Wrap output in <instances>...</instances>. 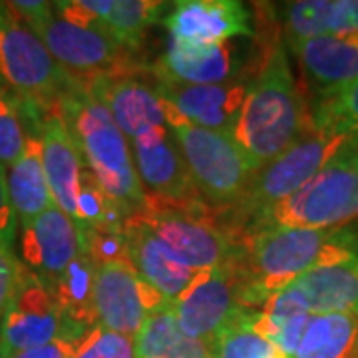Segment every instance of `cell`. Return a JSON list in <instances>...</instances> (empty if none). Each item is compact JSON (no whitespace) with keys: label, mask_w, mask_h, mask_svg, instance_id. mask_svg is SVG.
Returning <instances> with one entry per match:
<instances>
[{"label":"cell","mask_w":358,"mask_h":358,"mask_svg":"<svg viewBox=\"0 0 358 358\" xmlns=\"http://www.w3.org/2000/svg\"><path fill=\"white\" fill-rule=\"evenodd\" d=\"M358 259V225L336 229L257 231L243 237L235 265L243 281V303L259 308L267 299L293 285L313 268Z\"/></svg>","instance_id":"1"},{"label":"cell","mask_w":358,"mask_h":358,"mask_svg":"<svg viewBox=\"0 0 358 358\" xmlns=\"http://www.w3.org/2000/svg\"><path fill=\"white\" fill-rule=\"evenodd\" d=\"M308 128V106L296 86L285 40L275 32L251 82L235 140L257 171L291 148Z\"/></svg>","instance_id":"2"},{"label":"cell","mask_w":358,"mask_h":358,"mask_svg":"<svg viewBox=\"0 0 358 358\" xmlns=\"http://www.w3.org/2000/svg\"><path fill=\"white\" fill-rule=\"evenodd\" d=\"M70 138L102 189L129 217L143 211L148 195L141 187L129 141L117 128L114 117L92 92L86 80L74 78L72 86L58 100Z\"/></svg>","instance_id":"3"},{"label":"cell","mask_w":358,"mask_h":358,"mask_svg":"<svg viewBox=\"0 0 358 358\" xmlns=\"http://www.w3.org/2000/svg\"><path fill=\"white\" fill-rule=\"evenodd\" d=\"M350 136L352 134L333 128H315L310 124V128L291 148L259 167L251 176L239 203L223 213V217L229 219L231 225L239 229L237 237L251 219L289 199L343 154Z\"/></svg>","instance_id":"4"},{"label":"cell","mask_w":358,"mask_h":358,"mask_svg":"<svg viewBox=\"0 0 358 358\" xmlns=\"http://www.w3.org/2000/svg\"><path fill=\"white\" fill-rule=\"evenodd\" d=\"M167 126L201 203L221 213L239 203L255 167L235 136L197 128L181 120H169Z\"/></svg>","instance_id":"5"},{"label":"cell","mask_w":358,"mask_h":358,"mask_svg":"<svg viewBox=\"0 0 358 358\" xmlns=\"http://www.w3.org/2000/svg\"><path fill=\"white\" fill-rule=\"evenodd\" d=\"M358 219V167L343 157L333 159L305 187L247 223L241 239L257 231L336 229Z\"/></svg>","instance_id":"6"},{"label":"cell","mask_w":358,"mask_h":358,"mask_svg":"<svg viewBox=\"0 0 358 358\" xmlns=\"http://www.w3.org/2000/svg\"><path fill=\"white\" fill-rule=\"evenodd\" d=\"M138 217L197 273L235 267L243 253V239L205 215V207H181L148 197Z\"/></svg>","instance_id":"7"},{"label":"cell","mask_w":358,"mask_h":358,"mask_svg":"<svg viewBox=\"0 0 358 358\" xmlns=\"http://www.w3.org/2000/svg\"><path fill=\"white\" fill-rule=\"evenodd\" d=\"M0 82L38 110L56 106L74 82L8 2H0Z\"/></svg>","instance_id":"8"},{"label":"cell","mask_w":358,"mask_h":358,"mask_svg":"<svg viewBox=\"0 0 358 358\" xmlns=\"http://www.w3.org/2000/svg\"><path fill=\"white\" fill-rule=\"evenodd\" d=\"M50 56L80 80L134 74V52L117 44L98 22L76 24L54 13L34 30Z\"/></svg>","instance_id":"9"},{"label":"cell","mask_w":358,"mask_h":358,"mask_svg":"<svg viewBox=\"0 0 358 358\" xmlns=\"http://www.w3.org/2000/svg\"><path fill=\"white\" fill-rule=\"evenodd\" d=\"M243 281L237 267L203 271L173 303L179 329L209 350L245 310Z\"/></svg>","instance_id":"10"},{"label":"cell","mask_w":358,"mask_h":358,"mask_svg":"<svg viewBox=\"0 0 358 358\" xmlns=\"http://www.w3.org/2000/svg\"><path fill=\"white\" fill-rule=\"evenodd\" d=\"M66 333L70 331L50 287L22 265L0 320V358L48 345Z\"/></svg>","instance_id":"11"},{"label":"cell","mask_w":358,"mask_h":358,"mask_svg":"<svg viewBox=\"0 0 358 358\" xmlns=\"http://www.w3.org/2000/svg\"><path fill=\"white\" fill-rule=\"evenodd\" d=\"M169 305L154 287L141 281L129 257L96 265L94 313L106 331L136 338L145 317Z\"/></svg>","instance_id":"12"},{"label":"cell","mask_w":358,"mask_h":358,"mask_svg":"<svg viewBox=\"0 0 358 358\" xmlns=\"http://www.w3.org/2000/svg\"><path fill=\"white\" fill-rule=\"evenodd\" d=\"M253 76L215 86H193L155 76L154 90L164 106L166 122L181 120L197 128L235 136Z\"/></svg>","instance_id":"13"},{"label":"cell","mask_w":358,"mask_h":358,"mask_svg":"<svg viewBox=\"0 0 358 358\" xmlns=\"http://www.w3.org/2000/svg\"><path fill=\"white\" fill-rule=\"evenodd\" d=\"M129 150L143 192L152 193L148 197L181 207H205L169 126L145 129L129 141Z\"/></svg>","instance_id":"14"},{"label":"cell","mask_w":358,"mask_h":358,"mask_svg":"<svg viewBox=\"0 0 358 358\" xmlns=\"http://www.w3.org/2000/svg\"><path fill=\"white\" fill-rule=\"evenodd\" d=\"M171 40L209 46L233 38H253L255 20L239 0H179L164 18Z\"/></svg>","instance_id":"15"},{"label":"cell","mask_w":358,"mask_h":358,"mask_svg":"<svg viewBox=\"0 0 358 358\" xmlns=\"http://www.w3.org/2000/svg\"><path fill=\"white\" fill-rule=\"evenodd\" d=\"M249 48H241L235 40L223 44L197 46L169 40L166 54L155 66V76L193 86L229 84L253 76L247 72Z\"/></svg>","instance_id":"16"},{"label":"cell","mask_w":358,"mask_h":358,"mask_svg":"<svg viewBox=\"0 0 358 358\" xmlns=\"http://www.w3.org/2000/svg\"><path fill=\"white\" fill-rule=\"evenodd\" d=\"M78 251L80 235L76 223L56 205L48 207L30 225L22 227L20 263L50 289L76 259Z\"/></svg>","instance_id":"17"},{"label":"cell","mask_w":358,"mask_h":358,"mask_svg":"<svg viewBox=\"0 0 358 358\" xmlns=\"http://www.w3.org/2000/svg\"><path fill=\"white\" fill-rule=\"evenodd\" d=\"M289 46L301 66L313 102L329 98L358 80V34L319 36Z\"/></svg>","instance_id":"18"},{"label":"cell","mask_w":358,"mask_h":358,"mask_svg":"<svg viewBox=\"0 0 358 358\" xmlns=\"http://www.w3.org/2000/svg\"><path fill=\"white\" fill-rule=\"evenodd\" d=\"M128 257L143 282L154 287L167 303H176L197 279V271L189 268L167 245H164L138 215L124 225Z\"/></svg>","instance_id":"19"},{"label":"cell","mask_w":358,"mask_h":358,"mask_svg":"<svg viewBox=\"0 0 358 358\" xmlns=\"http://www.w3.org/2000/svg\"><path fill=\"white\" fill-rule=\"evenodd\" d=\"M40 143H42V164L50 187L52 201L74 221L78 189L86 166L82 164V157L70 138V131L66 128L58 103L42 112Z\"/></svg>","instance_id":"20"},{"label":"cell","mask_w":358,"mask_h":358,"mask_svg":"<svg viewBox=\"0 0 358 358\" xmlns=\"http://www.w3.org/2000/svg\"><path fill=\"white\" fill-rule=\"evenodd\" d=\"M90 92L106 106L117 128L131 141L145 129L167 126L162 100L155 90L134 74L86 80Z\"/></svg>","instance_id":"21"},{"label":"cell","mask_w":358,"mask_h":358,"mask_svg":"<svg viewBox=\"0 0 358 358\" xmlns=\"http://www.w3.org/2000/svg\"><path fill=\"white\" fill-rule=\"evenodd\" d=\"M22 120L26 128L24 152L8 167L6 183H8V195H10L16 221L20 223V227H26L48 207H52L54 201L42 164V143H40L42 114L32 110H22Z\"/></svg>","instance_id":"22"},{"label":"cell","mask_w":358,"mask_h":358,"mask_svg":"<svg viewBox=\"0 0 358 358\" xmlns=\"http://www.w3.org/2000/svg\"><path fill=\"white\" fill-rule=\"evenodd\" d=\"M282 293L307 315H358V259L313 268L293 285L285 287Z\"/></svg>","instance_id":"23"},{"label":"cell","mask_w":358,"mask_h":358,"mask_svg":"<svg viewBox=\"0 0 358 358\" xmlns=\"http://www.w3.org/2000/svg\"><path fill=\"white\" fill-rule=\"evenodd\" d=\"M275 6L287 44L358 34V0H294Z\"/></svg>","instance_id":"24"},{"label":"cell","mask_w":358,"mask_h":358,"mask_svg":"<svg viewBox=\"0 0 358 358\" xmlns=\"http://www.w3.org/2000/svg\"><path fill=\"white\" fill-rule=\"evenodd\" d=\"M80 6L129 52L140 48L145 30L167 10L166 2L155 0H80Z\"/></svg>","instance_id":"25"},{"label":"cell","mask_w":358,"mask_h":358,"mask_svg":"<svg viewBox=\"0 0 358 358\" xmlns=\"http://www.w3.org/2000/svg\"><path fill=\"white\" fill-rule=\"evenodd\" d=\"M94 279L96 263L88 249L80 243L76 259L50 289L64 315L66 329L78 336H86L90 329L98 324L94 313Z\"/></svg>","instance_id":"26"},{"label":"cell","mask_w":358,"mask_h":358,"mask_svg":"<svg viewBox=\"0 0 358 358\" xmlns=\"http://www.w3.org/2000/svg\"><path fill=\"white\" fill-rule=\"evenodd\" d=\"M293 358H358L357 313L310 315Z\"/></svg>","instance_id":"27"},{"label":"cell","mask_w":358,"mask_h":358,"mask_svg":"<svg viewBox=\"0 0 358 358\" xmlns=\"http://www.w3.org/2000/svg\"><path fill=\"white\" fill-rule=\"evenodd\" d=\"M136 358H209L201 343L179 329L173 305L150 313L134 338Z\"/></svg>","instance_id":"28"},{"label":"cell","mask_w":358,"mask_h":358,"mask_svg":"<svg viewBox=\"0 0 358 358\" xmlns=\"http://www.w3.org/2000/svg\"><path fill=\"white\" fill-rule=\"evenodd\" d=\"M310 124L315 128H333L345 134L358 131V80L329 98L313 102Z\"/></svg>","instance_id":"29"},{"label":"cell","mask_w":358,"mask_h":358,"mask_svg":"<svg viewBox=\"0 0 358 358\" xmlns=\"http://www.w3.org/2000/svg\"><path fill=\"white\" fill-rule=\"evenodd\" d=\"M26 128L18 98L0 82V166L10 167L22 155Z\"/></svg>","instance_id":"30"},{"label":"cell","mask_w":358,"mask_h":358,"mask_svg":"<svg viewBox=\"0 0 358 358\" xmlns=\"http://www.w3.org/2000/svg\"><path fill=\"white\" fill-rule=\"evenodd\" d=\"M74 358H136L134 338L96 324L78 345Z\"/></svg>","instance_id":"31"},{"label":"cell","mask_w":358,"mask_h":358,"mask_svg":"<svg viewBox=\"0 0 358 358\" xmlns=\"http://www.w3.org/2000/svg\"><path fill=\"white\" fill-rule=\"evenodd\" d=\"M82 338L84 336L66 333L62 336H58V338H54L48 345L28 348V350H22V352H16L10 358H74Z\"/></svg>","instance_id":"32"},{"label":"cell","mask_w":358,"mask_h":358,"mask_svg":"<svg viewBox=\"0 0 358 358\" xmlns=\"http://www.w3.org/2000/svg\"><path fill=\"white\" fill-rule=\"evenodd\" d=\"M20 267H22V263L16 259L13 249L0 245V320H2L6 305H8V301L14 293Z\"/></svg>","instance_id":"33"},{"label":"cell","mask_w":358,"mask_h":358,"mask_svg":"<svg viewBox=\"0 0 358 358\" xmlns=\"http://www.w3.org/2000/svg\"><path fill=\"white\" fill-rule=\"evenodd\" d=\"M16 225H18V221H16L13 203H10V195H8L6 171L0 166V245L13 249Z\"/></svg>","instance_id":"34"},{"label":"cell","mask_w":358,"mask_h":358,"mask_svg":"<svg viewBox=\"0 0 358 358\" xmlns=\"http://www.w3.org/2000/svg\"><path fill=\"white\" fill-rule=\"evenodd\" d=\"M338 157H343L345 162L358 167V131H355V134L350 136V140H348V143L345 145V150H343V154L338 155Z\"/></svg>","instance_id":"35"},{"label":"cell","mask_w":358,"mask_h":358,"mask_svg":"<svg viewBox=\"0 0 358 358\" xmlns=\"http://www.w3.org/2000/svg\"><path fill=\"white\" fill-rule=\"evenodd\" d=\"M209 358H211V357H209Z\"/></svg>","instance_id":"36"}]
</instances>
